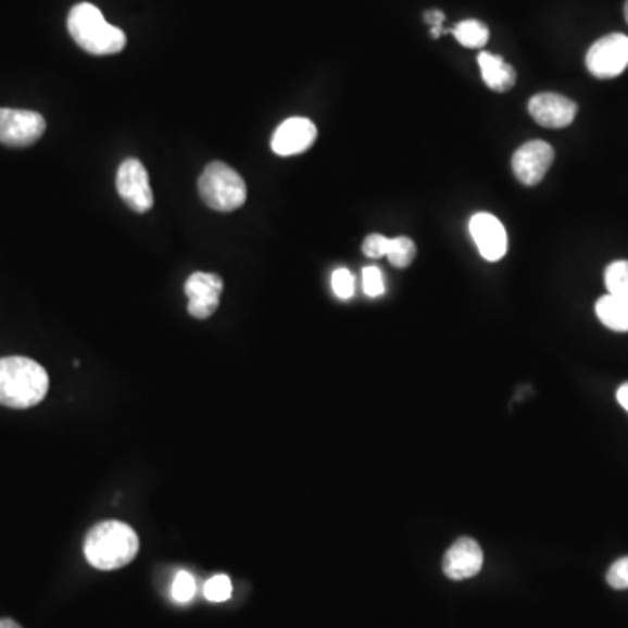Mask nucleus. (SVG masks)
I'll use <instances>...</instances> for the list:
<instances>
[{"label":"nucleus","mask_w":628,"mask_h":628,"mask_svg":"<svg viewBox=\"0 0 628 628\" xmlns=\"http://www.w3.org/2000/svg\"><path fill=\"white\" fill-rule=\"evenodd\" d=\"M628 67V37L610 34L593 42L587 53V68L598 79H615Z\"/></svg>","instance_id":"obj_5"},{"label":"nucleus","mask_w":628,"mask_h":628,"mask_svg":"<svg viewBox=\"0 0 628 628\" xmlns=\"http://www.w3.org/2000/svg\"><path fill=\"white\" fill-rule=\"evenodd\" d=\"M224 281L212 273H194L186 281V296L189 299V314L198 319H206L217 311L221 304Z\"/></svg>","instance_id":"obj_9"},{"label":"nucleus","mask_w":628,"mask_h":628,"mask_svg":"<svg viewBox=\"0 0 628 628\" xmlns=\"http://www.w3.org/2000/svg\"><path fill=\"white\" fill-rule=\"evenodd\" d=\"M578 105L558 93H540L531 98L529 114L544 128H566L575 121Z\"/></svg>","instance_id":"obj_13"},{"label":"nucleus","mask_w":628,"mask_h":628,"mask_svg":"<svg viewBox=\"0 0 628 628\" xmlns=\"http://www.w3.org/2000/svg\"><path fill=\"white\" fill-rule=\"evenodd\" d=\"M625 18H627V23H628V0L627 2H625Z\"/></svg>","instance_id":"obj_28"},{"label":"nucleus","mask_w":628,"mask_h":628,"mask_svg":"<svg viewBox=\"0 0 628 628\" xmlns=\"http://www.w3.org/2000/svg\"><path fill=\"white\" fill-rule=\"evenodd\" d=\"M452 34L461 46L469 49L483 48L489 40V28L477 20H465V22L457 23Z\"/></svg>","instance_id":"obj_16"},{"label":"nucleus","mask_w":628,"mask_h":628,"mask_svg":"<svg viewBox=\"0 0 628 628\" xmlns=\"http://www.w3.org/2000/svg\"><path fill=\"white\" fill-rule=\"evenodd\" d=\"M201 200L217 212H235L247 201V184L229 164L210 163L198 180Z\"/></svg>","instance_id":"obj_4"},{"label":"nucleus","mask_w":628,"mask_h":628,"mask_svg":"<svg viewBox=\"0 0 628 628\" xmlns=\"http://www.w3.org/2000/svg\"><path fill=\"white\" fill-rule=\"evenodd\" d=\"M607 292L628 301V261H616L606 269Z\"/></svg>","instance_id":"obj_18"},{"label":"nucleus","mask_w":628,"mask_h":628,"mask_svg":"<svg viewBox=\"0 0 628 628\" xmlns=\"http://www.w3.org/2000/svg\"><path fill=\"white\" fill-rule=\"evenodd\" d=\"M553 160H555V152L550 143L543 140H531L515 152L512 168H514L515 177L523 181L524 186H536L549 173Z\"/></svg>","instance_id":"obj_8"},{"label":"nucleus","mask_w":628,"mask_h":628,"mask_svg":"<svg viewBox=\"0 0 628 628\" xmlns=\"http://www.w3.org/2000/svg\"><path fill=\"white\" fill-rule=\"evenodd\" d=\"M204 595L212 602H226L233 595V583L229 576L215 575L204 585Z\"/></svg>","instance_id":"obj_19"},{"label":"nucleus","mask_w":628,"mask_h":628,"mask_svg":"<svg viewBox=\"0 0 628 628\" xmlns=\"http://www.w3.org/2000/svg\"><path fill=\"white\" fill-rule=\"evenodd\" d=\"M140 550V540L134 527L120 520L98 524L86 536V561L100 572H114L134 562Z\"/></svg>","instance_id":"obj_2"},{"label":"nucleus","mask_w":628,"mask_h":628,"mask_svg":"<svg viewBox=\"0 0 628 628\" xmlns=\"http://www.w3.org/2000/svg\"><path fill=\"white\" fill-rule=\"evenodd\" d=\"M316 135L318 129L313 121L305 117H290L276 128L275 135L271 138V149L284 158L302 154L313 146Z\"/></svg>","instance_id":"obj_11"},{"label":"nucleus","mask_w":628,"mask_h":628,"mask_svg":"<svg viewBox=\"0 0 628 628\" xmlns=\"http://www.w3.org/2000/svg\"><path fill=\"white\" fill-rule=\"evenodd\" d=\"M68 32L89 54L106 56L126 48V34L103 18L102 11L89 2L74 5L67 18Z\"/></svg>","instance_id":"obj_3"},{"label":"nucleus","mask_w":628,"mask_h":628,"mask_svg":"<svg viewBox=\"0 0 628 628\" xmlns=\"http://www.w3.org/2000/svg\"><path fill=\"white\" fill-rule=\"evenodd\" d=\"M425 22L431 27V36H434V39H438L443 30L442 23L445 22V16H443L442 11H428V13L425 14Z\"/></svg>","instance_id":"obj_25"},{"label":"nucleus","mask_w":628,"mask_h":628,"mask_svg":"<svg viewBox=\"0 0 628 628\" xmlns=\"http://www.w3.org/2000/svg\"><path fill=\"white\" fill-rule=\"evenodd\" d=\"M196 593V578L191 573L180 572L173 581L172 595L180 604L191 601Z\"/></svg>","instance_id":"obj_20"},{"label":"nucleus","mask_w":628,"mask_h":628,"mask_svg":"<svg viewBox=\"0 0 628 628\" xmlns=\"http://www.w3.org/2000/svg\"><path fill=\"white\" fill-rule=\"evenodd\" d=\"M363 290L368 297H381L385 293V278L379 267L368 266L362 271Z\"/></svg>","instance_id":"obj_22"},{"label":"nucleus","mask_w":628,"mask_h":628,"mask_svg":"<svg viewBox=\"0 0 628 628\" xmlns=\"http://www.w3.org/2000/svg\"><path fill=\"white\" fill-rule=\"evenodd\" d=\"M46 131V120L39 112L0 109V143L28 147Z\"/></svg>","instance_id":"obj_7"},{"label":"nucleus","mask_w":628,"mask_h":628,"mask_svg":"<svg viewBox=\"0 0 628 628\" xmlns=\"http://www.w3.org/2000/svg\"><path fill=\"white\" fill-rule=\"evenodd\" d=\"M616 400L628 412V382L619 386L618 391H616Z\"/></svg>","instance_id":"obj_26"},{"label":"nucleus","mask_w":628,"mask_h":628,"mask_svg":"<svg viewBox=\"0 0 628 628\" xmlns=\"http://www.w3.org/2000/svg\"><path fill=\"white\" fill-rule=\"evenodd\" d=\"M478 65H480V72H482L483 83L492 91L506 93L517 83V72L501 56H495V54L491 53H480L478 54Z\"/></svg>","instance_id":"obj_14"},{"label":"nucleus","mask_w":628,"mask_h":628,"mask_svg":"<svg viewBox=\"0 0 628 628\" xmlns=\"http://www.w3.org/2000/svg\"><path fill=\"white\" fill-rule=\"evenodd\" d=\"M595 313L601 324L615 332H628V301L621 297H601L595 304Z\"/></svg>","instance_id":"obj_15"},{"label":"nucleus","mask_w":628,"mask_h":628,"mask_svg":"<svg viewBox=\"0 0 628 628\" xmlns=\"http://www.w3.org/2000/svg\"><path fill=\"white\" fill-rule=\"evenodd\" d=\"M388 248H390V238L382 235H370L363 241L362 250L368 259H381L386 258Z\"/></svg>","instance_id":"obj_24"},{"label":"nucleus","mask_w":628,"mask_h":628,"mask_svg":"<svg viewBox=\"0 0 628 628\" xmlns=\"http://www.w3.org/2000/svg\"><path fill=\"white\" fill-rule=\"evenodd\" d=\"M469 233L486 261L498 262L506 255L508 238L505 226L491 213H477L469 221Z\"/></svg>","instance_id":"obj_10"},{"label":"nucleus","mask_w":628,"mask_h":628,"mask_svg":"<svg viewBox=\"0 0 628 628\" xmlns=\"http://www.w3.org/2000/svg\"><path fill=\"white\" fill-rule=\"evenodd\" d=\"M483 566V552L474 538H460L454 541L443 557V573L454 581L468 580L480 573Z\"/></svg>","instance_id":"obj_12"},{"label":"nucleus","mask_w":628,"mask_h":628,"mask_svg":"<svg viewBox=\"0 0 628 628\" xmlns=\"http://www.w3.org/2000/svg\"><path fill=\"white\" fill-rule=\"evenodd\" d=\"M115 187L120 192L121 200L128 204L129 209L137 213H146L154 204L149 173L146 166L138 160H126L117 169Z\"/></svg>","instance_id":"obj_6"},{"label":"nucleus","mask_w":628,"mask_h":628,"mask_svg":"<svg viewBox=\"0 0 628 628\" xmlns=\"http://www.w3.org/2000/svg\"><path fill=\"white\" fill-rule=\"evenodd\" d=\"M417 248L411 238H405V236H399V238L390 239V248H388V253L386 258L390 259L393 266L403 267L411 266L414 259H416Z\"/></svg>","instance_id":"obj_17"},{"label":"nucleus","mask_w":628,"mask_h":628,"mask_svg":"<svg viewBox=\"0 0 628 628\" xmlns=\"http://www.w3.org/2000/svg\"><path fill=\"white\" fill-rule=\"evenodd\" d=\"M606 580L607 583H610L611 589H628V557L618 558V561L610 567Z\"/></svg>","instance_id":"obj_23"},{"label":"nucleus","mask_w":628,"mask_h":628,"mask_svg":"<svg viewBox=\"0 0 628 628\" xmlns=\"http://www.w3.org/2000/svg\"><path fill=\"white\" fill-rule=\"evenodd\" d=\"M0 628H23V627H20V625L16 624L14 619L2 618L0 619Z\"/></svg>","instance_id":"obj_27"},{"label":"nucleus","mask_w":628,"mask_h":628,"mask_svg":"<svg viewBox=\"0 0 628 628\" xmlns=\"http://www.w3.org/2000/svg\"><path fill=\"white\" fill-rule=\"evenodd\" d=\"M49 376L46 368L25 356L0 359V405L30 409L46 399Z\"/></svg>","instance_id":"obj_1"},{"label":"nucleus","mask_w":628,"mask_h":628,"mask_svg":"<svg viewBox=\"0 0 628 628\" xmlns=\"http://www.w3.org/2000/svg\"><path fill=\"white\" fill-rule=\"evenodd\" d=\"M332 290L337 299H341V301H348L354 296V276L351 275V271L346 269V267L334 271Z\"/></svg>","instance_id":"obj_21"}]
</instances>
